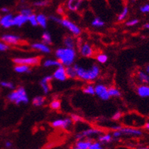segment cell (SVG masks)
Returning <instances> with one entry per match:
<instances>
[{
	"label": "cell",
	"instance_id": "cell-1",
	"mask_svg": "<svg viewBox=\"0 0 149 149\" xmlns=\"http://www.w3.org/2000/svg\"><path fill=\"white\" fill-rule=\"evenodd\" d=\"M76 71L77 77L84 81H94L99 76L100 72V67L96 64L91 65L89 69H84L78 64L73 65Z\"/></svg>",
	"mask_w": 149,
	"mask_h": 149
},
{
	"label": "cell",
	"instance_id": "cell-2",
	"mask_svg": "<svg viewBox=\"0 0 149 149\" xmlns=\"http://www.w3.org/2000/svg\"><path fill=\"white\" fill-rule=\"evenodd\" d=\"M56 56L57 60L63 66H71L75 60L76 52L74 49H70L67 47L59 48L56 51Z\"/></svg>",
	"mask_w": 149,
	"mask_h": 149
},
{
	"label": "cell",
	"instance_id": "cell-3",
	"mask_svg": "<svg viewBox=\"0 0 149 149\" xmlns=\"http://www.w3.org/2000/svg\"><path fill=\"white\" fill-rule=\"evenodd\" d=\"M8 99L11 102L15 104H28L29 102L28 94L26 93L25 89L23 87H19L17 90L13 91L8 95Z\"/></svg>",
	"mask_w": 149,
	"mask_h": 149
},
{
	"label": "cell",
	"instance_id": "cell-4",
	"mask_svg": "<svg viewBox=\"0 0 149 149\" xmlns=\"http://www.w3.org/2000/svg\"><path fill=\"white\" fill-rule=\"evenodd\" d=\"M13 63L16 65H24L27 66L30 65H39L40 63V58L38 56L28 57V58H15Z\"/></svg>",
	"mask_w": 149,
	"mask_h": 149
},
{
	"label": "cell",
	"instance_id": "cell-5",
	"mask_svg": "<svg viewBox=\"0 0 149 149\" xmlns=\"http://www.w3.org/2000/svg\"><path fill=\"white\" fill-rule=\"evenodd\" d=\"M94 91H95V94H97L103 100H107L110 97L108 94V88L104 84H97L96 86L94 87Z\"/></svg>",
	"mask_w": 149,
	"mask_h": 149
},
{
	"label": "cell",
	"instance_id": "cell-6",
	"mask_svg": "<svg viewBox=\"0 0 149 149\" xmlns=\"http://www.w3.org/2000/svg\"><path fill=\"white\" fill-rule=\"evenodd\" d=\"M60 24H62L63 27H65V28L69 30L74 35H79L81 33V31L79 26L69 21V19H62Z\"/></svg>",
	"mask_w": 149,
	"mask_h": 149
},
{
	"label": "cell",
	"instance_id": "cell-7",
	"mask_svg": "<svg viewBox=\"0 0 149 149\" xmlns=\"http://www.w3.org/2000/svg\"><path fill=\"white\" fill-rule=\"evenodd\" d=\"M102 133V131H100V130L98 129H88L87 130H84V131L81 132L79 133H78L75 136L77 139H79V141L81 140L84 138L89 137L91 135H100V134Z\"/></svg>",
	"mask_w": 149,
	"mask_h": 149
},
{
	"label": "cell",
	"instance_id": "cell-8",
	"mask_svg": "<svg viewBox=\"0 0 149 149\" xmlns=\"http://www.w3.org/2000/svg\"><path fill=\"white\" fill-rule=\"evenodd\" d=\"M72 121L70 118H65L64 120H56L52 123V126L54 128H63L66 130L72 125Z\"/></svg>",
	"mask_w": 149,
	"mask_h": 149
},
{
	"label": "cell",
	"instance_id": "cell-9",
	"mask_svg": "<svg viewBox=\"0 0 149 149\" xmlns=\"http://www.w3.org/2000/svg\"><path fill=\"white\" fill-rule=\"evenodd\" d=\"M52 76L55 79L60 81H64L68 79V77H67L66 72H65V66L60 65V66L58 67Z\"/></svg>",
	"mask_w": 149,
	"mask_h": 149
},
{
	"label": "cell",
	"instance_id": "cell-10",
	"mask_svg": "<svg viewBox=\"0 0 149 149\" xmlns=\"http://www.w3.org/2000/svg\"><path fill=\"white\" fill-rule=\"evenodd\" d=\"M80 53L82 56L89 58V57H91L93 56L94 50H93L92 47H91L90 44H88V43H84L81 46Z\"/></svg>",
	"mask_w": 149,
	"mask_h": 149
},
{
	"label": "cell",
	"instance_id": "cell-11",
	"mask_svg": "<svg viewBox=\"0 0 149 149\" xmlns=\"http://www.w3.org/2000/svg\"><path fill=\"white\" fill-rule=\"evenodd\" d=\"M13 15L12 14H8L4 15L0 19V25L5 28H11L13 26Z\"/></svg>",
	"mask_w": 149,
	"mask_h": 149
},
{
	"label": "cell",
	"instance_id": "cell-12",
	"mask_svg": "<svg viewBox=\"0 0 149 149\" xmlns=\"http://www.w3.org/2000/svg\"><path fill=\"white\" fill-rule=\"evenodd\" d=\"M21 37L13 34H5L2 37V40L6 44H17L20 41Z\"/></svg>",
	"mask_w": 149,
	"mask_h": 149
},
{
	"label": "cell",
	"instance_id": "cell-13",
	"mask_svg": "<svg viewBox=\"0 0 149 149\" xmlns=\"http://www.w3.org/2000/svg\"><path fill=\"white\" fill-rule=\"evenodd\" d=\"M120 132L122 134L128 135H135V136H139V135H142V132L140 130L138 129H135V128H123L120 129Z\"/></svg>",
	"mask_w": 149,
	"mask_h": 149
},
{
	"label": "cell",
	"instance_id": "cell-14",
	"mask_svg": "<svg viewBox=\"0 0 149 149\" xmlns=\"http://www.w3.org/2000/svg\"><path fill=\"white\" fill-rule=\"evenodd\" d=\"M53 79V76L52 75H48V76L44 77L40 81V86H41L43 91L44 94H48L50 91V88H49V83Z\"/></svg>",
	"mask_w": 149,
	"mask_h": 149
},
{
	"label": "cell",
	"instance_id": "cell-15",
	"mask_svg": "<svg viewBox=\"0 0 149 149\" xmlns=\"http://www.w3.org/2000/svg\"><path fill=\"white\" fill-rule=\"evenodd\" d=\"M31 47L36 50H39L44 53H49L51 52L50 48L43 43H34L31 44Z\"/></svg>",
	"mask_w": 149,
	"mask_h": 149
},
{
	"label": "cell",
	"instance_id": "cell-16",
	"mask_svg": "<svg viewBox=\"0 0 149 149\" xmlns=\"http://www.w3.org/2000/svg\"><path fill=\"white\" fill-rule=\"evenodd\" d=\"M28 22V17L19 14L16 15L13 18V26H18V27H22L26 22Z\"/></svg>",
	"mask_w": 149,
	"mask_h": 149
},
{
	"label": "cell",
	"instance_id": "cell-17",
	"mask_svg": "<svg viewBox=\"0 0 149 149\" xmlns=\"http://www.w3.org/2000/svg\"><path fill=\"white\" fill-rule=\"evenodd\" d=\"M138 94L141 97H149V86L141 85L137 89Z\"/></svg>",
	"mask_w": 149,
	"mask_h": 149
},
{
	"label": "cell",
	"instance_id": "cell-18",
	"mask_svg": "<svg viewBox=\"0 0 149 149\" xmlns=\"http://www.w3.org/2000/svg\"><path fill=\"white\" fill-rule=\"evenodd\" d=\"M63 43L67 48H70V49H74L75 43H74V38L71 36H67L63 40Z\"/></svg>",
	"mask_w": 149,
	"mask_h": 149
},
{
	"label": "cell",
	"instance_id": "cell-19",
	"mask_svg": "<svg viewBox=\"0 0 149 149\" xmlns=\"http://www.w3.org/2000/svg\"><path fill=\"white\" fill-rule=\"evenodd\" d=\"M37 23L40 26H41L43 28H47V18L45 15L39 14L37 15Z\"/></svg>",
	"mask_w": 149,
	"mask_h": 149
},
{
	"label": "cell",
	"instance_id": "cell-20",
	"mask_svg": "<svg viewBox=\"0 0 149 149\" xmlns=\"http://www.w3.org/2000/svg\"><path fill=\"white\" fill-rule=\"evenodd\" d=\"M91 143L92 142L90 140H85V141L80 140L76 143V148L78 149H88Z\"/></svg>",
	"mask_w": 149,
	"mask_h": 149
},
{
	"label": "cell",
	"instance_id": "cell-21",
	"mask_svg": "<svg viewBox=\"0 0 149 149\" xmlns=\"http://www.w3.org/2000/svg\"><path fill=\"white\" fill-rule=\"evenodd\" d=\"M15 71L18 73H29L31 72V69L29 66L24 65H17L14 68Z\"/></svg>",
	"mask_w": 149,
	"mask_h": 149
},
{
	"label": "cell",
	"instance_id": "cell-22",
	"mask_svg": "<svg viewBox=\"0 0 149 149\" xmlns=\"http://www.w3.org/2000/svg\"><path fill=\"white\" fill-rule=\"evenodd\" d=\"M65 72H66V75L68 78H70V79H74L77 77L76 71L74 69L73 65H71V66H68L65 68Z\"/></svg>",
	"mask_w": 149,
	"mask_h": 149
},
{
	"label": "cell",
	"instance_id": "cell-23",
	"mask_svg": "<svg viewBox=\"0 0 149 149\" xmlns=\"http://www.w3.org/2000/svg\"><path fill=\"white\" fill-rule=\"evenodd\" d=\"M45 103V98L42 96H37L32 100V104L34 107H40Z\"/></svg>",
	"mask_w": 149,
	"mask_h": 149
},
{
	"label": "cell",
	"instance_id": "cell-24",
	"mask_svg": "<svg viewBox=\"0 0 149 149\" xmlns=\"http://www.w3.org/2000/svg\"><path fill=\"white\" fill-rule=\"evenodd\" d=\"M138 77L141 82L144 83V84H148L149 83V75L144 72L140 71L138 73Z\"/></svg>",
	"mask_w": 149,
	"mask_h": 149
},
{
	"label": "cell",
	"instance_id": "cell-25",
	"mask_svg": "<svg viewBox=\"0 0 149 149\" xmlns=\"http://www.w3.org/2000/svg\"><path fill=\"white\" fill-rule=\"evenodd\" d=\"M62 65L58 60H53V59H47L43 63V66L45 67H52L57 66L59 67Z\"/></svg>",
	"mask_w": 149,
	"mask_h": 149
},
{
	"label": "cell",
	"instance_id": "cell-26",
	"mask_svg": "<svg viewBox=\"0 0 149 149\" xmlns=\"http://www.w3.org/2000/svg\"><path fill=\"white\" fill-rule=\"evenodd\" d=\"M42 40H43V43H44L47 46L49 45V44L52 43L51 36H50L49 32H43V35H42Z\"/></svg>",
	"mask_w": 149,
	"mask_h": 149
},
{
	"label": "cell",
	"instance_id": "cell-27",
	"mask_svg": "<svg viewBox=\"0 0 149 149\" xmlns=\"http://www.w3.org/2000/svg\"><path fill=\"white\" fill-rule=\"evenodd\" d=\"M91 24L94 27H95V28H102V27L104 26L105 23H104V22L101 18H95L93 20L92 22H91Z\"/></svg>",
	"mask_w": 149,
	"mask_h": 149
},
{
	"label": "cell",
	"instance_id": "cell-28",
	"mask_svg": "<svg viewBox=\"0 0 149 149\" xmlns=\"http://www.w3.org/2000/svg\"><path fill=\"white\" fill-rule=\"evenodd\" d=\"M80 4V1H79V2L69 1V2H68V8H69V9L71 10V11H75V10H77L79 8Z\"/></svg>",
	"mask_w": 149,
	"mask_h": 149
},
{
	"label": "cell",
	"instance_id": "cell-29",
	"mask_svg": "<svg viewBox=\"0 0 149 149\" xmlns=\"http://www.w3.org/2000/svg\"><path fill=\"white\" fill-rule=\"evenodd\" d=\"M128 13H129V8H128L127 6L126 7H124L123 11L120 12V14L118 15L117 17V20L119 22H122V21H123L125 18H126V16H127Z\"/></svg>",
	"mask_w": 149,
	"mask_h": 149
},
{
	"label": "cell",
	"instance_id": "cell-30",
	"mask_svg": "<svg viewBox=\"0 0 149 149\" xmlns=\"http://www.w3.org/2000/svg\"><path fill=\"white\" fill-rule=\"evenodd\" d=\"M99 141L102 142V143H109L112 141V136L110 134H106V135H103L99 136Z\"/></svg>",
	"mask_w": 149,
	"mask_h": 149
},
{
	"label": "cell",
	"instance_id": "cell-31",
	"mask_svg": "<svg viewBox=\"0 0 149 149\" xmlns=\"http://www.w3.org/2000/svg\"><path fill=\"white\" fill-rule=\"evenodd\" d=\"M83 91H84V94H90V95H94L95 94V91H94V87L91 84H89V85H87L83 89Z\"/></svg>",
	"mask_w": 149,
	"mask_h": 149
},
{
	"label": "cell",
	"instance_id": "cell-32",
	"mask_svg": "<svg viewBox=\"0 0 149 149\" xmlns=\"http://www.w3.org/2000/svg\"><path fill=\"white\" fill-rule=\"evenodd\" d=\"M108 94H109L110 97H119L121 94L120 91L115 88H113V87L108 88Z\"/></svg>",
	"mask_w": 149,
	"mask_h": 149
},
{
	"label": "cell",
	"instance_id": "cell-33",
	"mask_svg": "<svg viewBox=\"0 0 149 149\" xmlns=\"http://www.w3.org/2000/svg\"><path fill=\"white\" fill-rule=\"evenodd\" d=\"M28 22H30V24L33 27H37L38 25L37 21V15L34 14H32L31 15H30L28 18Z\"/></svg>",
	"mask_w": 149,
	"mask_h": 149
},
{
	"label": "cell",
	"instance_id": "cell-34",
	"mask_svg": "<svg viewBox=\"0 0 149 149\" xmlns=\"http://www.w3.org/2000/svg\"><path fill=\"white\" fill-rule=\"evenodd\" d=\"M97 60L100 63H105L108 60V56L105 54H99L97 56Z\"/></svg>",
	"mask_w": 149,
	"mask_h": 149
},
{
	"label": "cell",
	"instance_id": "cell-35",
	"mask_svg": "<svg viewBox=\"0 0 149 149\" xmlns=\"http://www.w3.org/2000/svg\"><path fill=\"white\" fill-rule=\"evenodd\" d=\"M61 106V103L59 100H55L52 101L51 104H50V107L53 110H57V109H59Z\"/></svg>",
	"mask_w": 149,
	"mask_h": 149
},
{
	"label": "cell",
	"instance_id": "cell-36",
	"mask_svg": "<svg viewBox=\"0 0 149 149\" xmlns=\"http://www.w3.org/2000/svg\"><path fill=\"white\" fill-rule=\"evenodd\" d=\"M0 84H1L2 87L7 88H9V89H14L15 88L13 83L10 82V81H1Z\"/></svg>",
	"mask_w": 149,
	"mask_h": 149
},
{
	"label": "cell",
	"instance_id": "cell-37",
	"mask_svg": "<svg viewBox=\"0 0 149 149\" xmlns=\"http://www.w3.org/2000/svg\"><path fill=\"white\" fill-rule=\"evenodd\" d=\"M33 14V12H32L31 9H30V8H24L21 11V15H24L26 17H29L30 15H31Z\"/></svg>",
	"mask_w": 149,
	"mask_h": 149
},
{
	"label": "cell",
	"instance_id": "cell-38",
	"mask_svg": "<svg viewBox=\"0 0 149 149\" xmlns=\"http://www.w3.org/2000/svg\"><path fill=\"white\" fill-rule=\"evenodd\" d=\"M88 149H104L101 146V144L100 142H94L91 143V146L89 147Z\"/></svg>",
	"mask_w": 149,
	"mask_h": 149
},
{
	"label": "cell",
	"instance_id": "cell-39",
	"mask_svg": "<svg viewBox=\"0 0 149 149\" xmlns=\"http://www.w3.org/2000/svg\"><path fill=\"white\" fill-rule=\"evenodd\" d=\"M140 11L143 13H148L149 12V4H145L144 6H141Z\"/></svg>",
	"mask_w": 149,
	"mask_h": 149
},
{
	"label": "cell",
	"instance_id": "cell-40",
	"mask_svg": "<svg viewBox=\"0 0 149 149\" xmlns=\"http://www.w3.org/2000/svg\"><path fill=\"white\" fill-rule=\"evenodd\" d=\"M71 120H72V122H75V123H77V122L81 121V118L79 116H78V115L72 114V115H71Z\"/></svg>",
	"mask_w": 149,
	"mask_h": 149
},
{
	"label": "cell",
	"instance_id": "cell-41",
	"mask_svg": "<svg viewBox=\"0 0 149 149\" xmlns=\"http://www.w3.org/2000/svg\"><path fill=\"white\" fill-rule=\"evenodd\" d=\"M47 4H48V2H47V1H38V2H35L33 3V5L35 6H40V7L46 6Z\"/></svg>",
	"mask_w": 149,
	"mask_h": 149
},
{
	"label": "cell",
	"instance_id": "cell-42",
	"mask_svg": "<svg viewBox=\"0 0 149 149\" xmlns=\"http://www.w3.org/2000/svg\"><path fill=\"white\" fill-rule=\"evenodd\" d=\"M139 20L138 19H133V20H131V21H129L128 22H126V25L127 26H130V27H131V26H134L135 25V24H137L138 23H139Z\"/></svg>",
	"mask_w": 149,
	"mask_h": 149
},
{
	"label": "cell",
	"instance_id": "cell-43",
	"mask_svg": "<svg viewBox=\"0 0 149 149\" xmlns=\"http://www.w3.org/2000/svg\"><path fill=\"white\" fill-rule=\"evenodd\" d=\"M8 49V46L3 42L0 41V51H6Z\"/></svg>",
	"mask_w": 149,
	"mask_h": 149
},
{
	"label": "cell",
	"instance_id": "cell-44",
	"mask_svg": "<svg viewBox=\"0 0 149 149\" xmlns=\"http://www.w3.org/2000/svg\"><path fill=\"white\" fill-rule=\"evenodd\" d=\"M49 19H51L52 21H53V22H56V23H58V24H60V23H61V18H58V17H56V16H49Z\"/></svg>",
	"mask_w": 149,
	"mask_h": 149
},
{
	"label": "cell",
	"instance_id": "cell-45",
	"mask_svg": "<svg viewBox=\"0 0 149 149\" xmlns=\"http://www.w3.org/2000/svg\"><path fill=\"white\" fill-rule=\"evenodd\" d=\"M122 116V113L120 112H116V113L114 114L113 116V120H120V118Z\"/></svg>",
	"mask_w": 149,
	"mask_h": 149
},
{
	"label": "cell",
	"instance_id": "cell-46",
	"mask_svg": "<svg viewBox=\"0 0 149 149\" xmlns=\"http://www.w3.org/2000/svg\"><path fill=\"white\" fill-rule=\"evenodd\" d=\"M122 135H123V134H122L120 131H114L113 132V136L115 138L120 137Z\"/></svg>",
	"mask_w": 149,
	"mask_h": 149
},
{
	"label": "cell",
	"instance_id": "cell-47",
	"mask_svg": "<svg viewBox=\"0 0 149 149\" xmlns=\"http://www.w3.org/2000/svg\"><path fill=\"white\" fill-rule=\"evenodd\" d=\"M12 146V144L11 141H6V147L7 148H11Z\"/></svg>",
	"mask_w": 149,
	"mask_h": 149
},
{
	"label": "cell",
	"instance_id": "cell-48",
	"mask_svg": "<svg viewBox=\"0 0 149 149\" xmlns=\"http://www.w3.org/2000/svg\"><path fill=\"white\" fill-rule=\"evenodd\" d=\"M1 11H2V12H5V13H7V12H8V8H6V7H4V8H2V9H1Z\"/></svg>",
	"mask_w": 149,
	"mask_h": 149
},
{
	"label": "cell",
	"instance_id": "cell-49",
	"mask_svg": "<svg viewBox=\"0 0 149 149\" xmlns=\"http://www.w3.org/2000/svg\"><path fill=\"white\" fill-rule=\"evenodd\" d=\"M145 129H146V130H149V122H148L147 123L145 124Z\"/></svg>",
	"mask_w": 149,
	"mask_h": 149
},
{
	"label": "cell",
	"instance_id": "cell-50",
	"mask_svg": "<svg viewBox=\"0 0 149 149\" xmlns=\"http://www.w3.org/2000/svg\"><path fill=\"white\" fill-rule=\"evenodd\" d=\"M146 72H147L148 74L149 75V65H148L147 66H146Z\"/></svg>",
	"mask_w": 149,
	"mask_h": 149
},
{
	"label": "cell",
	"instance_id": "cell-51",
	"mask_svg": "<svg viewBox=\"0 0 149 149\" xmlns=\"http://www.w3.org/2000/svg\"><path fill=\"white\" fill-rule=\"evenodd\" d=\"M145 28H148V29H149V23L146 24H145V26H144Z\"/></svg>",
	"mask_w": 149,
	"mask_h": 149
},
{
	"label": "cell",
	"instance_id": "cell-52",
	"mask_svg": "<svg viewBox=\"0 0 149 149\" xmlns=\"http://www.w3.org/2000/svg\"><path fill=\"white\" fill-rule=\"evenodd\" d=\"M138 149H149V148H140Z\"/></svg>",
	"mask_w": 149,
	"mask_h": 149
},
{
	"label": "cell",
	"instance_id": "cell-53",
	"mask_svg": "<svg viewBox=\"0 0 149 149\" xmlns=\"http://www.w3.org/2000/svg\"><path fill=\"white\" fill-rule=\"evenodd\" d=\"M72 149H78V148H77L75 147V148H72Z\"/></svg>",
	"mask_w": 149,
	"mask_h": 149
},
{
	"label": "cell",
	"instance_id": "cell-54",
	"mask_svg": "<svg viewBox=\"0 0 149 149\" xmlns=\"http://www.w3.org/2000/svg\"><path fill=\"white\" fill-rule=\"evenodd\" d=\"M0 19H1V17H0Z\"/></svg>",
	"mask_w": 149,
	"mask_h": 149
}]
</instances>
